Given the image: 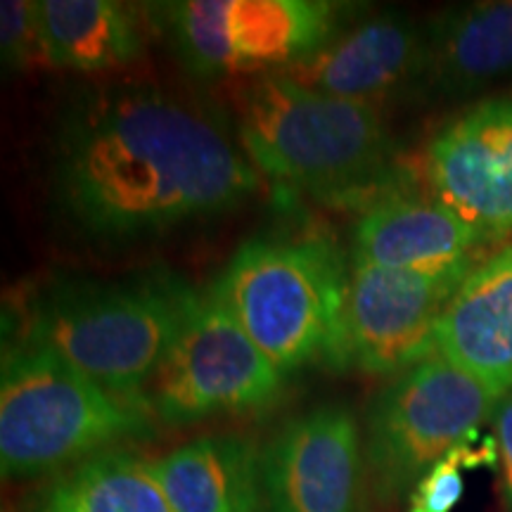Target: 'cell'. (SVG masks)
Listing matches in <instances>:
<instances>
[{
	"label": "cell",
	"mask_w": 512,
	"mask_h": 512,
	"mask_svg": "<svg viewBox=\"0 0 512 512\" xmlns=\"http://www.w3.org/2000/svg\"><path fill=\"white\" fill-rule=\"evenodd\" d=\"M53 143L55 204L69 226L100 242L216 219L261 188L214 114L150 81L79 93L62 107Z\"/></svg>",
	"instance_id": "obj_1"
},
{
	"label": "cell",
	"mask_w": 512,
	"mask_h": 512,
	"mask_svg": "<svg viewBox=\"0 0 512 512\" xmlns=\"http://www.w3.org/2000/svg\"><path fill=\"white\" fill-rule=\"evenodd\" d=\"M197 290L166 268L119 280L60 278L36 285L3 316V337L55 351L107 392L143 403Z\"/></svg>",
	"instance_id": "obj_2"
},
{
	"label": "cell",
	"mask_w": 512,
	"mask_h": 512,
	"mask_svg": "<svg viewBox=\"0 0 512 512\" xmlns=\"http://www.w3.org/2000/svg\"><path fill=\"white\" fill-rule=\"evenodd\" d=\"M351 266L328 235H254L235 249L211 292L285 377L309 366L344 370Z\"/></svg>",
	"instance_id": "obj_3"
},
{
	"label": "cell",
	"mask_w": 512,
	"mask_h": 512,
	"mask_svg": "<svg viewBox=\"0 0 512 512\" xmlns=\"http://www.w3.org/2000/svg\"><path fill=\"white\" fill-rule=\"evenodd\" d=\"M235 133L261 176L313 197L361 195L389 176L394 140L380 110L311 91L283 74L235 93Z\"/></svg>",
	"instance_id": "obj_4"
},
{
	"label": "cell",
	"mask_w": 512,
	"mask_h": 512,
	"mask_svg": "<svg viewBox=\"0 0 512 512\" xmlns=\"http://www.w3.org/2000/svg\"><path fill=\"white\" fill-rule=\"evenodd\" d=\"M147 406L121 399L55 351L3 337L0 472L38 479L155 434Z\"/></svg>",
	"instance_id": "obj_5"
},
{
	"label": "cell",
	"mask_w": 512,
	"mask_h": 512,
	"mask_svg": "<svg viewBox=\"0 0 512 512\" xmlns=\"http://www.w3.org/2000/svg\"><path fill=\"white\" fill-rule=\"evenodd\" d=\"M145 12L185 72L209 81L283 72L358 15L330 0H181Z\"/></svg>",
	"instance_id": "obj_6"
},
{
	"label": "cell",
	"mask_w": 512,
	"mask_h": 512,
	"mask_svg": "<svg viewBox=\"0 0 512 512\" xmlns=\"http://www.w3.org/2000/svg\"><path fill=\"white\" fill-rule=\"evenodd\" d=\"M439 354L389 377L363 418L366 479L377 501L396 503L453 448L475 441L498 399Z\"/></svg>",
	"instance_id": "obj_7"
},
{
	"label": "cell",
	"mask_w": 512,
	"mask_h": 512,
	"mask_svg": "<svg viewBox=\"0 0 512 512\" xmlns=\"http://www.w3.org/2000/svg\"><path fill=\"white\" fill-rule=\"evenodd\" d=\"M287 377L211 292L197 290L143 399L157 425H192L259 413L280 401Z\"/></svg>",
	"instance_id": "obj_8"
},
{
	"label": "cell",
	"mask_w": 512,
	"mask_h": 512,
	"mask_svg": "<svg viewBox=\"0 0 512 512\" xmlns=\"http://www.w3.org/2000/svg\"><path fill=\"white\" fill-rule=\"evenodd\" d=\"M477 261L444 271H394L351 261L344 370L394 377L432 356L439 320Z\"/></svg>",
	"instance_id": "obj_9"
},
{
	"label": "cell",
	"mask_w": 512,
	"mask_h": 512,
	"mask_svg": "<svg viewBox=\"0 0 512 512\" xmlns=\"http://www.w3.org/2000/svg\"><path fill=\"white\" fill-rule=\"evenodd\" d=\"M425 190L486 240L512 235V95L460 110L422 147Z\"/></svg>",
	"instance_id": "obj_10"
},
{
	"label": "cell",
	"mask_w": 512,
	"mask_h": 512,
	"mask_svg": "<svg viewBox=\"0 0 512 512\" xmlns=\"http://www.w3.org/2000/svg\"><path fill=\"white\" fill-rule=\"evenodd\" d=\"M363 479L361 425L339 403L294 415L261 448L264 512H361Z\"/></svg>",
	"instance_id": "obj_11"
},
{
	"label": "cell",
	"mask_w": 512,
	"mask_h": 512,
	"mask_svg": "<svg viewBox=\"0 0 512 512\" xmlns=\"http://www.w3.org/2000/svg\"><path fill=\"white\" fill-rule=\"evenodd\" d=\"M422 48V24L406 12L384 10L354 19L316 53L275 74L382 112L387 105L418 98Z\"/></svg>",
	"instance_id": "obj_12"
},
{
	"label": "cell",
	"mask_w": 512,
	"mask_h": 512,
	"mask_svg": "<svg viewBox=\"0 0 512 512\" xmlns=\"http://www.w3.org/2000/svg\"><path fill=\"white\" fill-rule=\"evenodd\" d=\"M351 261L394 271H444L475 261L486 242L425 188L377 192L354 223Z\"/></svg>",
	"instance_id": "obj_13"
},
{
	"label": "cell",
	"mask_w": 512,
	"mask_h": 512,
	"mask_svg": "<svg viewBox=\"0 0 512 512\" xmlns=\"http://www.w3.org/2000/svg\"><path fill=\"white\" fill-rule=\"evenodd\" d=\"M420 100L470 98L512 76V0L437 12L422 24Z\"/></svg>",
	"instance_id": "obj_14"
},
{
	"label": "cell",
	"mask_w": 512,
	"mask_h": 512,
	"mask_svg": "<svg viewBox=\"0 0 512 512\" xmlns=\"http://www.w3.org/2000/svg\"><path fill=\"white\" fill-rule=\"evenodd\" d=\"M434 354L498 394L512 389V242L477 261L448 302Z\"/></svg>",
	"instance_id": "obj_15"
},
{
	"label": "cell",
	"mask_w": 512,
	"mask_h": 512,
	"mask_svg": "<svg viewBox=\"0 0 512 512\" xmlns=\"http://www.w3.org/2000/svg\"><path fill=\"white\" fill-rule=\"evenodd\" d=\"M150 467L174 512L264 510L261 448L245 434H202L150 458Z\"/></svg>",
	"instance_id": "obj_16"
},
{
	"label": "cell",
	"mask_w": 512,
	"mask_h": 512,
	"mask_svg": "<svg viewBox=\"0 0 512 512\" xmlns=\"http://www.w3.org/2000/svg\"><path fill=\"white\" fill-rule=\"evenodd\" d=\"M50 67L105 74L140 60L150 34L145 5L119 0H38Z\"/></svg>",
	"instance_id": "obj_17"
},
{
	"label": "cell",
	"mask_w": 512,
	"mask_h": 512,
	"mask_svg": "<svg viewBox=\"0 0 512 512\" xmlns=\"http://www.w3.org/2000/svg\"><path fill=\"white\" fill-rule=\"evenodd\" d=\"M24 512H174L150 467L128 446L95 453L55 472L27 498Z\"/></svg>",
	"instance_id": "obj_18"
},
{
	"label": "cell",
	"mask_w": 512,
	"mask_h": 512,
	"mask_svg": "<svg viewBox=\"0 0 512 512\" xmlns=\"http://www.w3.org/2000/svg\"><path fill=\"white\" fill-rule=\"evenodd\" d=\"M484 465H498L494 439H486L482 444L465 441V444L456 446L411 491V496H408L411 498V508H408V512H453L465 491L463 472L477 470V467Z\"/></svg>",
	"instance_id": "obj_19"
},
{
	"label": "cell",
	"mask_w": 512,
	"mask_h": 512,
	"mask_svg": "<svg viewBox=\"0 0 512 512\" xmlns=\"http://www.w3.org/2000/svg\"><path fill=\"white\" fill-rule=\"evenodd\" d=\"M0 60L5 72H27L48 64L38 0H3L0 5Z\"/></svg>",
	"instance_id": "obj_20"
},
{
	"label": "cell",
	"mask_w": 512,
	"mask_h": 512,
	"mask_svg": "<svg viewBox=\"0 0 512 512\" xmlns=\"http://www.w3.org/2000/svg\"><path fill=\"white\" fill-rule=\"evenodd\" d=\"M491 430L498 451V496L503 510L512 512V389L498 399L491 415Z\"/></svg>",
	"instance_id": "obj_21"
}]
</instances>
